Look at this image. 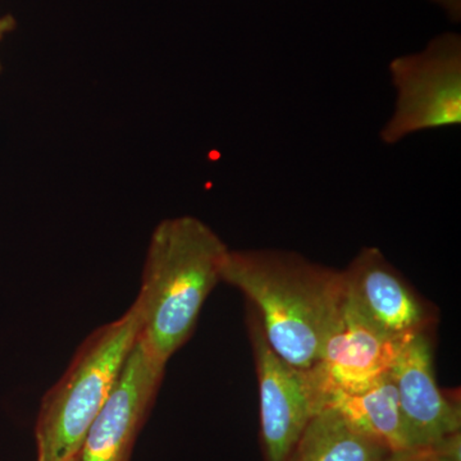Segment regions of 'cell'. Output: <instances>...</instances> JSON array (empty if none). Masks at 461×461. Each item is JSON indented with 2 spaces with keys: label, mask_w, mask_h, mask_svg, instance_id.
I'll use <instances>...</instances> for the list:
<instances>
[{
  "label": "cell",
  "mask_w": 461,
  "mask_h": 461,
  "mask_svg": "<svg viewBox=\"0 0 461 461\" xmlns=\"http://www.w3.org/2000/svg\"><path fill=\"white\" fill-rule=\"evenodd\" d=\"M167 364L136 341L84 444L81 461H131L136 439L156 403Z\"/></svg>",
  "instance_id": "obj_6"
},
{
  "label": "cell",
  "mask_w": 461,
  "mask_h": 461,
  "mask_svg": "<svg viewBox=\"0 0 461 461\" xmlns=\"http://www.w3.org/2000/svg\"><path fill=\"white\" fill-rule=\"evenodd\" d=\"M405 341L384 335L344 299L320 359L309 368L323 406L330 393H362L390 373Z\"/></svg>",
  "instance_id": "obj_8"
},
{
  "label": "cell",
  "mask_w": 461,
  "mask_h": 461,
  "mask_svg": "<svg viewBox=\"0 0 461 461\" xmlns=\"http://www.w3.org/2000/svg\"><path fill=\"white\" fill-rule=\"evenodd\" d=\"M222 282L247 296L278 357L299 369L317 364L344 305L342 271L294 251L230 249Z\"/></svg>",
  "instance_id": "obj_1"
},
{
  "label": "cell",
  "mask_w": 461,
  "mask_h": 461,
  "mask_svg": "<svg viewBox=\"0 0 461 461\" xmlns=\"http://www.w3.org/2000/svg\"><path fill=\"white\" fill-rule=\"evenodd\" d=\"M141 311H129L81 342L62 377L42 397L36 420V461H68L80 453L91 423L120 377L138 341Z\"/></svg>",
  "instance_id": "obj_3"
},
{
  "label": "cell",
  "mask_w": 461,
  "mask_h": 461,
  "mask_svg": "<svg viewBox=\"0 0 461 461\" xmlns=\"http://www.w3.org/2000/svg\"><path fill=\"white\" fill-rule=\"evenodd\" d=\"M247 321L259 386L263 460L286 461L323 402L311 371L295 368L273 351L251 306Z\"/></svg>",
  "instance_id": "obj_5"
},
{
  "label": "cell",
  "mask_w": 461,
  "mask_h": 461,
  "mask_svg": "<svg viewBox=\"0 0 461 461\" xmlns=\"http://www.w3.org/2000/svg\"><path fill=\"white\" fill-rule=\"evenodd\" d=\"M386 461H451L435 448H411L388 455Z\"/></svg>",
  "instance_id": "obj_12"
},
{
  "label": "cell",
  "mask_w": 461,
  "mask_h": 461,
  "mask_svg": "<svg viewBox=\"0 0 461 461\" xmlns=\"http://www.w3.org/2000/svg\"><path fill=\"white\" fill-rule=\"evenodd\" d=\"M411 448H430L460 433V402L437 384L429 332L403 342L391 366Z\"/></svg>",
  "instance_id": "obj_9"
},
{
  "label": "cell",
  "mask_w": 461,
  "mask_h": 461,
  "mask_svg": "<svg viewBox=\"0 0 461 461\" xmlns=\"http://www.w3.org/2000/svg\"><path fill=\"white\" fill-rule=\"evenodd\" d=\"M335 409L351 426L384 445L390 453L411 450L408 429L390 373L362 393H330L324 408Z\"/></svg>",
  "instance_id": "obj_10"
},
{
  "label": "cell",
  "mask_w": 461,
  "mask_h": 461,
  "mask_svg": "<svg viewBox=\"0 0 461 461\" xmlns=\"http://www.w3.org/2000/svg\"><path fill=\"white\" fill-rule=\"evenodd\" d=\"M390 454L326 406L309 421L286 461H386Z\"/></svg>",
  "instance_id": "obj_11"
},
{
  "label": "cell",
  "mask_w": 461,
  "mask_h": 461,
  "mask_svg": "<svg viewBox=\"0 0 461 461\" xmlns=\"http://www.w3.org/2000/svg\"><path fill=\"white\" fill-rule=\"evenodd\" d=\"M433 3L438 5L444 9L446 14L450 16L453 21H459L461 17V0H432Z\"/></svg>",
  "instance_id": "obj_14"
},
{
  "label": "cell",
  "mask_w": 461,
  "mask_h": 461,
  "mask_svg": "<svg viewBox=\"0 0 461 461\" xmlns=\"http://www.w3.org/2000/svg\"><path fill=\"white\" fill-rule=\"evenodd\" d=\"M396 91L393 114L382 127V142L395 145L412 133L461 124V38L442 33L423 50L391 60Z\"/></svg>",
  "instance_id": "obj_4"
},
{
  "label": "cell",
  "mask_w": 461,
  "mask_h": 461,
  "mask_svg": "<svg viewBox=\"0 0 461 461\" xmlns=\"http://www.w3.org/2000/svg\"><path fill=\"white\" fill-rule=\"evenodd\" d=\"M68 461H81V455L78 453L77 455H75L74 457H71Z\"/></svg>",
  "instance_id": "obj_15"
},
{
  "label": "cell",
  "mask_w": 461,
  "mask_h": 461,
  "mask_svg": "<svg viewBox=\"0 0 461 461\" xmlns=\"http://www.w3.org/2000/svg\"><path fill=\"white\" fill-rule=\"evenodd\" d=\"M344 273L345 302L390 338L405 341L435 326L432 308L377 248H363Z\"/></svg>",
  "instance_id": "obj_7"
},
{
  "label": "cell",
  "mask_w": 461,
  "mask_h": 461,
  "mask_svg": "<svg viewBox=\"0 0 461 461\" xmlns=\"http://www.w3.org/2000/svg\"><path fill=\"white\" fill-rule=\"evenodd\" d=\"M16 26V18L12 14H0V45L5 41L9 33L14 32ZM0 72H2V62H0Z\"/></svg>",
  "instance_id": "obj_13"
},
{
  "label": "cell",
  "mask_w": 461,
  "mask_h": 461,
  "mask_svg": "<svg viewBox=\"0 0 461 461\" xmlns=\"http://www.w3.org/2000/svg\"><path fill=\"white\" fill-rule=\"evenodd\" d=\"M230 248L193 215L166 218L149 240L141 288L139 341L163 363L189 341L217 284Z\"/></svg>",
  "instance_id": "obj_2"
}]
</instances>
